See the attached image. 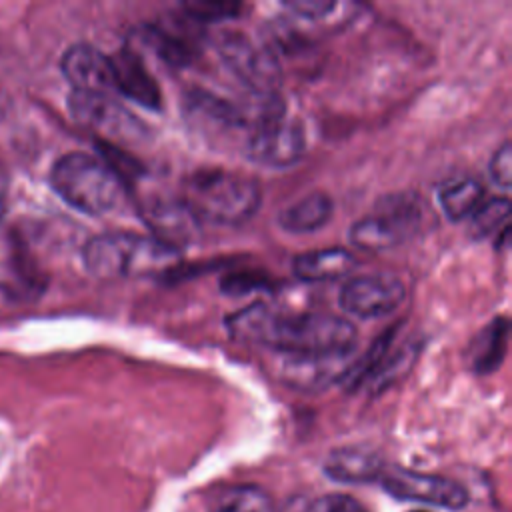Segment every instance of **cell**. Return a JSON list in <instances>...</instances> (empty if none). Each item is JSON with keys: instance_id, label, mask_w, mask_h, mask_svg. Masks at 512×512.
<instances>
[{"instance_id": "cell-3", "label": "cell", "mask_w": 512, "mask_h": 512, "mask_svg": "<svg viewBox=\"0 0 512 512\" xmlns=\"http://www.w3.org/2000/svg\"><path fill=\"white\" fill-rule=\"evenodd\" d=\"M176 260V248L136 232H106L84 246V266L102 280L166 272Z\"/></svg>"}, {"instance_id": "cell-6", "label": "cell", "mask_w": 512, "mask_h": 512, "mask_svg": "<svg viewBox=\"0 0 512 512\" xmlns=\"http://www.w3.org/2000/svg\"><path fill=\"white\" fill-rule=\"evenodd\" d=\"M214 50L224 66L254 94H276L280 86V64L272 50L258 46L236 30H224L214 38Z\"/></svg>"}, {"instance_id": "cell-2", "label": "cell", "mask_w": 512, "mask_h": 512, "mask_svg": "<svg viewBox=\"0 0 512 512\" xmlns=\"http://www.w3.org/2000/svg\"><path fill=\"white\" fill-rule=\"evenodd\" d=\"M262 200L260 184L244 174L230 170H198L186 178L184 206L196 220L236 226L254 216Z\"/></svg>"}, {"instance_id": "cell-24", "label": "cell", "mask_w": 512, "mask_h": 512, "mask_svg": "<svg viewBox=\"0 0 512 512\" xmlns=\"http://www.w3.org/2000/svg\"><path fill=\"white\" fill-rule=\"evenodd\" d=\"M510 162H512L510 144L504 142V144L494 152V156H492V160H490V176H492V180H494L500 188H504V190H508L510 184H512Z\"/></svg>"}, {"instance_id": "cell-26", "label": "cell", "mask_w": 512, "mask_h": 512, "mask_svg": "<svg viewBox=\"0 0 512 512\" xmlns=\"http://www.w3.org/2000/svg\"><path fill=\"white\" fill-rule=\"evenodd\" d=\"M4 204H6V192H4V182L0 178V220L4 216Z\"/></svg>"}, {"instance_id": "cell-18", "label": "cell", "mask_w": 512, "mask_h": 512, "mask_svg": "<svg viewBox=\"0 0 512 512\" xmlns=\"http://www.w3.org/2000/svg\"><path fill=\"white\" fill-rule=\"evenodd\" d=\"M508 322L506 318H494L474 340L470 348V364L474 372L488 374L496 370L506 354Z\"/></svg>"}, {"instance_id": "cell-27", "label": "cell", "mask_w": 512, "mask_h": 512, "mask_svg": "<svg viewBox=\"0 0 512 512\" xmlns=\"http://www.w3.org/2000/svg\"><path fill=\"white\" fill-rule=\"evenodd\" d=\"M410 512H428V510H410Z\"/></svg>"}, {"instance_id": "cell-15", "label": "cell", "mask_w": 512, "mask_h": 512, "mask_svg": "<svg viewBox=\"0 0 512 512\" xmlns=\"http://www.w3.org/2000/svg\"><path fill=\"white\" fill-rule=\"evenodd\" d=\"M384 470L382 458L370 448L346 446L336 448L324 460V474L342 484H364L380 478Z\"/></svg>"}, {"instance_id": "cell-19", "label": "cell", "mask_w": 512, "mask_h": 512, "mask_svg": "<svg viewBox=\"0 0 512 512\" xmlns=\"http://www.w3.org/2000/svg\"><path fill=\"white\" fill-rule=\"evenodd\" d=\"M482 184L476 178H458L442 186L438 192V202L446 218L458 222L474 214L482 204Z\"/></svg>"}, {"instance_id": "cell-8", "label": "cell", "mask_w": 512, "mask_h": 512, "mask_svg": "<svg viewBox=\"0 0 512 512\" xmlns=\"http://www.w3.org/2000/svg\"><path fill=\"white\" fill-rule=\"evenodd\" d=\"M380 484L386 494L404 502H420L428 506L460 510L468 504V490L444 476L422 474L408 468L384 466Z\"/></svg>"}, {"instance_id": "cell-13", "label": "cell", "mask_w": 512, "mask_h": 512, "mask_svg": "<svg viewBox=\"0 0 512 512\" xmlns=\"http://www.w3.org/2000/svg\"><path fill=\"white\" fill-rule=\"evenodd\" d=\"M110 62H112V74H114V90L118 94H124L138 106L154 112L162 108L160 86L150 74V70L146 68L136 48L132 46L122 48L118 54L110 56Z\"/></svg>"}, {"instance_id": "cell-10", "label": "cell", "mask_w": 512, "mask_h": 512, "mask_svg": "<svg viewBox=\"0 0 512 512\" xmlns=\"http://www.w3.org/2000/svg\"><path fill=\"white\" fill-rule=\"evenodd\" d=\"M406 296V288L394 274H366L348 280L338 296L340 308L356 318H378L394 312Z\"/></svg>"}, {"instance_id": "cell-9", "label": "cell", "mask_w": 512, "mask_h": 512, "mask_svg": "<svg viewBox=\"0 0 512 512\" xmlns=\"http://www.w3.org/2000/svg\"><path fill=\"white\" fill-rule=\"evenodd\" d=\"M306 150V132L296 118L286 112L262 122L246 138V156L268 168H286L296 164Z\"/></svg>"}, {"instance_id": "cell-21", "label": "cell", "mask_w": 512, "mask_h": 512, "mask_svg": "<svg viewBox=\"0 0 512 512\" xmlns=\"http://www.w3.org/2000/svg\"><path fill=\"white\" fill-rule=\"evenodd\" d=\"M508 216H510L508 198H492L482 202L470 216V236L486 238L494 234L500 226L508 222Z\"/></svg>"}, {"instance_id": "cell-16", "label": "cell", "mask_w": 512, "mask_h": 512, "mask_svg": "<svg viewBox=\"0 0 512 512\" xmlns=\"http://www.w3.org/2000/svg\"><path fill=\"white\" fill-rule=\"evenodd\" d=\"M356 264V258L346 248H320L310 250L294 258L292 270L298 280L326 282L348 274Z\"/></svg>"}, {"instance_id": "cell-7", "label": "cell", "mask_w": 512, "mask_h": 512, "mask_svg": "<svg viewBox=\"0 0 512 512\" xmlns=\"http://www.w3.org/2000/svg\"><path fill=\"white\" fill-rule=\"evenodd\" d=\"M72 118L86 126L88 130L98 132L106 140L138 144L148 136V126L126 110L110 94H92V92H74L68 100Z\"/></svg>"}, {"instance_id": "cell-1", "label": "cell", "mask_w": 512, "mask_h": 512, "mask_svg": "<svg viewBox=\"0 0 512 512\" xmlns=\"http://www.w3.org/2000/svg\"><path fill=\"white\" fill-rule=\"evenodd\" d=\"M228 332L248 344H258L284 356H320L348 352L356 346L350 322L324 312H278L266 304H252L226 320Z\"/></svg>"}, {"instance_id": "cell-14", "label": "cell", "mask_w": 512, "mask_h": 512, "mask_svg": "<svg viewBox=\"0 0 512 512\" xmlns=\"http://www.w3.org/2000/svg\"><path fill=\"white\" fill-rule=\"evenodd\" d=\"M142 216L154 232L152 236L176 250L194 242L200 234V222L182 200H154L144 206Z\"/></svg>"}, {"instance_id": "cell-23", "label": "cell", "mask_w": 512, "mask_h": 512, "mask_svg": "<svg viewBox=\"0 0 512 512\" xmlns=\"http://www.w3.org/2000/svg\"><path fill=\"white\" fill-rule=\"evenodd\" d=\"M286 10H290L294 16L304 18V20H326L332 12L340 8L338 2L332 0H288L282 4Z\"/></svg>"}, {"instance_id": "cell-17", "label": "cell", "mask_w": 512, "mask_h": 512, "mask_svg": "<svg viewBox=\"0 0 512 512\" xmlns=\"http://www.w3.org/2000/svg\"><path fill=\"white\" fill-rule=\"evenodd\" d=\"M334 214V202L324 192H312L298 202L286 206L278 214V224L286 232L304 234L322 228Z\"/></svg>"}, {"instance_id": "cell-4", "label": "cell", "mask_w": 512, "mask_h": 512, "mask_svg": "<svg viewBox=\"0 0 512 512\" xmlns=\"http://www.w3.org/2000/svg\"><path fill=\"white\" fill-rule=\"evenodd\" d=\"M50 182L64 202L90 216L112 212L124 198L118 170L86 152L64 154L54 164Z\"/></svg>"}, {"instance_id": "cell-25", "label": "cell", "mask_w": 512, "mask_h": 512, "mask_svg": "<svg viewBox=\"0 0 512 512\" xmlns=\"http://www.w3.org/2000/svg\"><path fill=\"white\" fill-rule=\"evenodd\" d=\"M310 512H368V510L348 494H330L314 502Z\"/></svg>"}, {"instance_id": "cell-22", "label": "cell", "mask_w": 512, "mask_h": 512, "mask_svg": "<svg viewBox=\"0 0 512 512\" xmlns=\"http://www.w3.org/2000/svg\"><path fill=\"white\" fill-rule=\"evenodd\" d=\"M188 18L196 22H222L226 18H236L242 10L236 2H184L180 6Z\"/></svg>"}, {"instance_id": "cell-11", "label": "cell", "mask_w": 512, "mask_h": 512, "mask_svg": "<svg viewBox=\"0 0 512 512\" xmlns=\"http://www.w3.org/2000/svg\"><path fill=\"white\" fill-rule=\"evenodd\" d=\"M354 364V350L320 356H286L280 376L286 386L302 392H318L346 380Z\"/></svg>"}, {"instance_id": "cell-12", "label": "cell", "mask_w": 512, "mask_h": 512, "mask_svg": "<svg viewBox=\"0 0 512 512\" xmlns=\"http://www.w3.org/2000/svg\"><path fill=\"white\" fill-rule=\"evenodd\" d=\"M62 74L72 84L74 92H116L110 56L90 44H76L66 50L62 56Z\"/></svg>"}, {"instance_id": "cell-5", "label": "cell", "mask_w": 512, "mask_h": 512, "mask_svg": "<svg viewBox=\"0 0 512 512\" xmlns=\"http://www.w3.org/2000/svg\"><path fill=\"white\" fill-rule=\"evenodd\" d=\"M424 202L412 192L382 196L370 214L352 224L348 236L360 250H388L410 240L424 224Z\"/></svg>"}, {"instance_id": "cell-20", "label": "cell", "mask_w": 512, "mask_h": 512, "mask_svg": "<svg viewBox=\"0 0 512 512\" xmlns=\"http://www.w3.org/2000/svg\"><path fill=\"white\" fill-rule=\"evenodd\" d=\"M218 512H274L266 490L254 484L226 488L216 504Z\"/></svg>"}]
</instances>
